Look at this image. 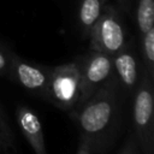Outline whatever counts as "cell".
Here are the masks:
<instances>
[{
	"label": "cell",
	"mask_w": 154,
	"mask_h": 154,
	"mask_svg": "<svg viewBox=\"0 0 154 154\" xmlns=\"http://www.w3.org/2000/svg\"><path fill=\"white\" fill-rule=\"evenodd\" d=\"M119 90L120 87L113 76L85 102L70 111L79 137L89 142L93 154L105 153L117 136L120 122Z\"/></svg>",
	"instance_id": "cell-1"
},
{
	"label": "cell",
	"mask_w": 154,
	"mask_h": 154,
	"mask_svg": "<svg viewBox=\"0 0 154 154\" xmlns=\"http://www.w3.org/2000/svg\"><path fill=\"white\" fill-rule=\"evenodd\" d=\"M134 136L144 154H154V95L153 78L144 71L134 91Z\"/></svg>",
	"instance_id": "cell-2"
},
{
	"label": "cell",
	"mask_w": 154,
	"mask_h": 154,
	"mask_svg": "<svg viewBox=\"0 0 154 154\" xmlns=\"http://www.w3.org/2000/svg\"><path fill=\"white\" fill-rule=\"evenodd\" d=\"M89 48L91 51L114 55L122 51L126 40V28L119 10L107 4L103 13L93 25L89 34Z\"/></svg>",
	"instance_id": "cell-3"
},
{
	"label": "cell",
	"mask_w": 154,
	"mask_h": 154,
	"mask_svg": "<svg viewBox=\"0 0 154 154\" xmlns=\"http://www.w3.org/2000/svg\"><path fill=\"white\" fill-rule=\"evenodd\" d=\"M81 95L79 70L76 61L51 67L47 99L63 111H72L77 107Z\"/></svg>",
	"instance_id": "cell-4"
},
{
	"label": "cell",
	"mask_w": 154,
	"mask_h": 154,
	"mask_svg": "<svg viewBox=\"0 0 154 154\" xmlns=\"http://www.w3.org/2000/svg\"><path fill=\"white\" fill-rule=\"evenodd\" d=\"M75 61L79 70L81 84V95L77 105L78 107L85 102L94 91H96L114 76V70L112 55L91 49L89 53L78 57Z\"/></svg>",
	"instance_id": "cell-5"
},
{
	"label": "cell",
	"mask_w": 154,
	"mask_h": 154,
	"mask_svg": "<svg viewBox=\"0 0 154 154\" xmlns=\"http://www.w3.org/2000/svg\"><path fill=\"white\" fill-rule=\"evenodd\" d=\"M51 67L32 64L12 54L10 78L16 81L26 90L47 99Z\"/></svg>",
	"instance_id": "cell-6"
},
{
	"label": "cell",
	"mask_w": 154,
	"mask_h": 154,
	"mask_svg": "<svg viewBox=\"0 0 154 154\" xmlns=\"http://www.w3.org/2000/svg\"><path fill=\"white\" fill-rule=\"evenodd\" d=\"M114 76L119 87L128 94H134L142 76L140 59L131 42H126L125 47L117 54L112 55Z\"/></svg>",
	"instance_id": "cell-7"
},
{
	"label": "cell",
	"mask_w": 154,
	"mask_h": 154,
	"mask_svg": "<svg viewBox=\"0 0 154 154\" xmlns=\"http://www.w3.org/2000/svg\"><path fill=\"white\" fill-rule=\"evenodd\" d=\"M16 120L20 132L35 154H47L42 125L36 113L28 106H18L16 109Z\"/></svg>",
	"instance_id": "cell-8"
},
{
	"label": "cell",
	"mask_w": 154,
	"mask_h": 154,
	"mask_svg": "<svg viewBox=\"0 0 154 154\" xmlns=\"http://www.w3.org/2000/svg\"><path fill=\"white\" fill-rule=\"evenodd\" d=\"M106 5H107V0H79L78 1L77 24L83 37H88L90 29L103 13Z\"/></svg>",
	"instance_id": "cell-9"
},
{
	"label": "cell",
	"mask_w": 154,
	"mask_h": 154,
	"mask_svg": "<svg viewBox=\"0 0 154 154\" xmlns=\"http://www.w3.org/2000/svg\"><path fill=\"white\" fill-rule=\"evenodd\" d=\"M136 24L140 35L154 28V0H138L136 6Z\"/></svg>",
	"instance_id": "cell-10"
},
{
	"label": "cell",
	"mask_w": 154,
	"mask_h": 154,
	"mask_svg": "<svg viewBox=\"0 0 154 154\" xmlns=\"http://www.w3.org/2000/svg\"><path fill=\"white\" fill-rule=\"evenodd\" d=\"M141 36V55L143 63V71L154 77V28Z\"/></svg>",
	"instance_id": "cell-11"
},
{
	"label": "cell",
	"mask_w": 154,
	"mask_h": 154,
	"mask_svg": "<svg viewBox=\"0 0 154 154\" xmlns=\"http://www.w3.org/2000/svg\"><path fill=\"white\" fill-rule=\"evenodd\" d=\"M0 148L6 152V154L16 153V142L13 131L7 122L6 114L0 107Z\"/></svg>",
	"instance_id": "cell-12"
},
{
	"label": "cell",
	"mask_w": 154,
	"mask_h": 154,
	"mask_svg": "<svg viewBox=\"0 0 154 154\" xmlns=\"http://www.w3.org/2000/svg\"><path fill=\"white\" fill-rule=\"evenodd\" d=\"M12 52L0 46V76L8 77L11 73V63H12Z\"/></svg>",
	"instance_id": "cell-13"
},
{
	"label": "cell",
	"mask_w": 154,
	"mask_h": 154,
	"mask_svg": "<svg viewBox=\"0 0 154 154\" xmlns=\"http://www.w3.org/2000/svg\"><path fill=\"white\" fill-rule=\"evenodd\" d=\"M118 154H140V147H138V143L134 136V134H131L126 142L124 143V146L122 147L120 152Z\"/></svg>",
	"instance_id": "cell-14"
},
{
	"label": "cell",
	"mask_w": 154,
	"mask_h": 154,
	"mask_svg": "<svg viewBox=\"0 0 154 154\" xmlns=\"http://www.w3.org/2000/svg\"><path fill=\"white\" fill-rule=\"evenodd\" d=\"M76 154H93L90 144L87 140L79 137V143H78V148H77Z\"/></svg>",
	"instance_id": "cell-15"
},
{
	"label": "cell",
	"mask_w": 154,
	"mask_h": 154,
	"mask_svg": "<svg viewBox=\"0 0 154 154\" xmlns=\"http://www.w3.org/2000/svg\"><path fill=\"white\" fill-rule=\"evenodd\" d=\"M118 2V5L122 7V10L124 11H129L130 8V0H116Z\"/></svg>",
	"instance_id": "cell-16"
}]
</instances>
